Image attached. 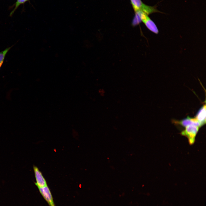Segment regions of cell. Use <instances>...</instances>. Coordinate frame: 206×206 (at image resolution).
<instances>
[{"instance_id":"obj_1","label":"cell","mask_w":206,"mask_h":206,"mask_svg":"<svg viewBox=\"0 0 206 206\" xmlns=\"http://www.w3.org/2000/svg\"><path fill=\"white\" fill-rule=\"evenodd\" d=\"M130 1L135 12L142 11L148 15L153 13L161 12L155 7L148 5L144 4L141 0H130Z\"/></svg>"},{"instance_id":"obj_2","label":"cell","mask_w":206,"mask_h":206,"mask_svg":"<svg viewBox=\"0 0 206 206\" xmlns=\"http://www.w3.org/2000/svg\"><path fill=\"white\" fill-rule=\"evenodd\" d=\"M147 28L152 32L157 34L159 32L157 27L154 22L150 19L148 15L142 11L135 12Z\"/></svg>"},{"instance_id":"obj_3","label":"cell","mask_w":206,"mask_h":206,"mask_svg":"<svg viewBox=\"0 0 206 206\" xmlns=\"http://www.w3.org/2000/svg\"><path fill=\"white\" fill-rule=\"evenodd\" d=\"M199 127L197 126L191 125L185 127V129L181 132V134L187 136L190 144L194 142L195 136L199 130Z\"/></svg>"},{"instance_id":"obj_4","label":"cell","mask_w":206,"mask_h":206,"mask_svg":"<svg viewBox=\"0 0 206 206\" xmlns=\"http://www.w3.org/2000/svg\"><path fill=\"white\" fill-rule=\"evenodd\" d=\"M173 121L175 124H180L185 127L191 125L194 126L199 127L202 126L201 123L195 118H192L188 117L180 121L174 120Z\"/></svg>"},{"instance_id":"obj_5","label":"cell","mask_w":206,"mask_h":206,"mask_svg":"<svg viewBox=\"0 0 206 206\" xmlns=\"http://www.w3.org/2000/svg\"><path fill=\"white\" fill-rule=\"evenodd\" d=\"M39 191L50 206H55L50 190L47 186L38 187Z\"/></svg>"},{"instance_id":"obj_6","label":"cell","mask_w":206,"mask_h":206,"mask_svg":"<svg viewBox=\"0 0 206 206\" xmlns=\"http://www.w3.org/2000/svg\"><path fill=\"white\" fill-rule=\"evenodd\" d=\"M33 168L36 181V185L38 188L47 186L46 181L38 168L35 166L33 167Z\"/></svg>"},{"instance_id":"obj_7","label":"cell","mask_w":206,"mask_h":206,"mask_svg":"<svg viewBox=\"0 0 206 206\" xmlns=\"http://www.w3.org/2000/svg\"><path fill=\"white\" fill-rule=\"evenodd\" d=\"M206 108L205 104L199 110L195 117L202 126L206 123Z\"/></svg>"},{"instance_id":"obj_8","label":"cell","mask_w":206,"mask_h":206,"mask_svg":"<svg viewBox=\"0 0 206 206\" xmlns=\"http://www.w3.org/2000/svg\"><path fill=\"white\" fill-rule=\"evenodd\" d=\"M14 45L7 48L3 51L0 52V68L3 62L6 54Z\"/></svg>"},{"instance_id":"obj_9","label":"cell","mask_w":206,"mask_h":206,"mask_svg":"<svg viewBox=\"0 0 206 206\" xmlns=\"http://www.w3.org/2000/svg\"><path fill=\"white\" fill-rule=\"evenodd\" d=\"M29 0H16L15 3L14 4V7L13 9L11 12L10 14V16H11L13 14V13L20 5L24 4Z\"/></svg>"}]
</instances>
